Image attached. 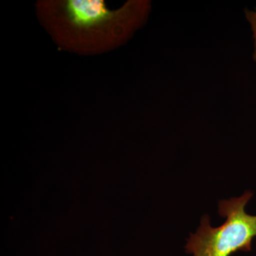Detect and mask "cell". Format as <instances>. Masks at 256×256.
<instances>
[{
    "label": "cell",
    "mask_w": 256,
    "mask_h": 256,
    "mask_svg": "<svg viewBox=\"0 0 256 256\" xmlns=\"http://www.w3.org/2000/svg\"><path fill=\"white\" fill-rule=\"evenodd\" d=\"M150 2L130 0L118 9L102 0H44L36 4L43 26L64 50L100 54L127 42L146 23Z\"/></svg>",
    "instance_id": "6da1fadb"
},
{
    "label": "cell",
    "mask_w": 256,
    "mask_h": 256,
    "mask_svg": "<svg viewBox=\"0 0 256 256\" xmlns=\"http://www.w3.org/2000/svg\"><path fill=\"white\" fill-rule=\"evenodd\" d=\"M252 192L218 204V213L225 218L223 224L212 227L208 215L204 216L196 233L190 234L185 250L193 256H230L238 252L252 250L256 238V216L246 212Z\"/></svg>",
    "instance_id": "7a4b0ae2"
},
{
    "label": "cell",
    "mask_w": 256,
    "mask_h": 256,
    "mask_svg": "<svg viewBox=\"0 0 256 256\" xmlns=\"http://www.w3.org/2000/svg\"><path fill=\"white\" fill-rule=\"evenodd\" d=\"M245 13L247 20L250 23V26H252V34H254V52L252 58L256 62V8L254 11L246 10Z\"/></svg>",
    "instance_id": "3957f363"
}]
</instances>
